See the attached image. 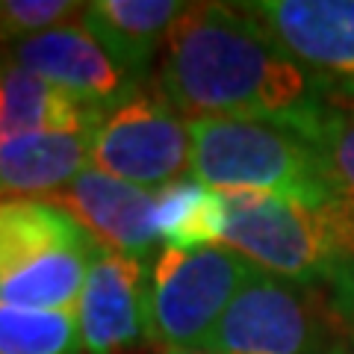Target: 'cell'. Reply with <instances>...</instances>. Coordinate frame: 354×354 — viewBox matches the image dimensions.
<instances>
[{"label": "cell", "mask_w": 354, "mask_h": 354, "mask_svg": "<svg viewBox=\"0 0 354 354\" xmlns=\"http://www.w3.org/2000/svg\"><path fill=\"white\" fill-rule=\"evenodd\" d=\"M225 195L192 177L157 189V234L162 248L198 251L218 245L225 236Z\"/></svg>", "instance_id": "obj_16"}, {"label": "cell", "mask_w": 354, "mask_h": 354, "mask_svg": "<svg viewBox=\"0 0 354 354\" xmlns=\"http://www.w3.org/2000/svg\"><path fill=\"white\" fill-rule=\"evenodd\" d=\"M153 354H213V351H204V348H157Z\"/></svg>", "instance_id": "obj_21"}, {"label": "cell", "mask_w": 354, "mask_h": 354, "mask_svg": "<svg viewBox=\"0 0 354 354\" xmlns=\"http://www.w3.org/2000/svg\"><path fill=\"white\" fill-rule=\"evenodd\" d=\"M92 169V130L0 142V198H44Z\"/></svg>", "instance_id": "obj_13"}, {"label": "cell", "mask_w": 354, "mask_h": 354, "mask_svg": "<svg viewBox=\"0 0 354 354\" xmlns=\"http://www.w3.org/2000/svg\"><path fill=\"white\" fill-rule=\"evenodd\" d=\"M325 283H328L325 298H328V307L334 313L337 325L354 337V257L339 260Z\"/></svg>", "instance_id": "obj_19"}, {"label": "cell", "mask_w": 354, "mask_h": 354, "mask_svg": "<svg viewBox=\"0 0 354 354\" xmlns=\"http://www.w3.org/2000/svg\"><path fill=\"white\" fill-rule=\"evenodd\" d=\"M189 177L216 192H257L328 207L322 160L313 142L292 127L248 118H192Z\"/></svg>", "instance_id": "obj_2"}, {"label": "cell", "mask_w": 354, "mask_h": 354, "mask_svg": "<svg viewBox=\"0 0 354 354\" xmlns=\"http://www.w3.org/2000/svg\"><path fill=\"white\" fill-rule=\"evenodd\" d=\"M260 269L225 245L160 248L148 272V342L204 348L225 310Z\"/></svg>", "instance_id": "obj_4"}, {"label": "cell", "mask_w": 354, "mask_h": 354, "mask_svg": "<svg viewBox=\"0 0 354 354\" xmlns=\"http://www.w3.org/2000/svg\"><path fill=\"white\" fill-rule=\"evenodd\" d=\"M301 136L313 142L328 186L325 221L346 257H354V113L325 106Z\"/></svg>", "instance_id": "obj_15"}, {"label": "cell", "mask_w": 354, "mask_h": 354, "mask_svg": "<svg viewBox=\"0 0 354 354\" xmlns=\"http://www.w3.org/2000/svg\"><path fill=\"white\" fill-rule=\"evenodd\" d=\"M74 310H32L0 301V354H80Z\"/></svg>", "instance_id": "obj_17"}, {"label": "cell", "mask_w": 354, "mask_h": 354, "mask_svg": "<svg viewBox=\"0 0 354 354\" xmlns=\"http://www.w3.org/2000/svg\"><path fill=\"white\" fill-rule=\"evenodd\" d=\"M97 248L101 242L48 198H0V301L77 310Z\"/></svg>", "instance_id": "obj_3"}, {"label": "cell", "mask_w": 354, "mask_h": 354, "mask_svg": "<svg viewBox=\"0 0 354 354\" xmlns=\"http://www.w3.org/2000/svg\"><path fill=\"white\" fill-rule=\"evenodd\" d=\"M104 109L86 106L39 74L0 57V142L32 133L95 130Z\"/></svg>", "instance_id": "obj_14"}, {"label": "cell", "mask_w": 354, "mask_h": 354, "mask_svg": "<svg viewBox=\"0 0 354 354\" xmlns=\"http://www.w3.org/2000/svg\"><path fill=\"white\" fill-rule=\"evenodd\" d=\"M189 121L162 92L133 86L106 106L92 130V169L142 189H165L189 174Z\"/></svg>", "instance_id": "obj_7"}, {"label": "cell", "mask_w": 354, "mask_h": 354, "mask_svg": "<svg viewBox=\"0 0 354 354\" xmlns=\"http://www.w3.org/2000/svg\"><path fill=\"white\" fill-rule=\"evenodd\" d=\"M342 334L328 298L257 272L225 310L204 351L213 354H325Z\"/></svg>", "instance_id": "obj_6"}, {"label": "cell", "mask_w": 354, "mask_h": 354, "mask_svg": "<svg viewBox=\"0 0 354 354\" xmlns=\"http://www.w3.org/2000/svg\"><path fill=\"white\" fill-rule=\"evenodd\" d=\"M157 83L186 121L248 118L304 133L328 106L325 83L225 3L186 6L165 39Z\"/></svg>", "instance_id": "obj_1"}, {"label": "cell", "mask_w": 354, "mask_h": 354, "mask_svg": "<svg viewBox=\"0 0 354 354\" xmlns=\"http://www.w3.org/2000/svg\"><path fill=\"white\" fill-rule=\"evenodd\" d=\"M325 354H354V337L342 330V334L334 339V346H330Z\"/></svg>", "instance_id": "obj_20"}, {"label": "cell", "mask_w": 354, "mask_h": 354, "mask_svg": "<svg viewBox=\"0 0 354 354\" xmlns=\"http://www.w3.org/2000/svg\"><path fill=\"white\" fill-rule=\"evenodd\" d=\"M80 342L88 354H121L148 339V269L142 260L97 248L77 301Z\"/></svg>", "instance_id": "obj_9"}, {"label": "cell", "mask_w": 354, "mask_h": 354, "mask_svg": "<svg viewBox=\"0 0 354 354\" xmlns=\"http://www.w3.org/2000/svg\"><path fill=\"white\" fill-rule=\"evenodd\" d=\"M186 6L189 3L177 0H95L86 3L80 24L97 39L118 68L142 86L151 71V59L165 48V39Z\"/></svg>", "instance_id": "obj_12"}, {"label": "cell", "mask_w": 354, "mask_h": 354, "mask_svg": "<svg viewBox=\"0 0 354 354\" xmlns=\"http://www.w3.org/2000/svg\"><path fill=\"white\" fill-rule=\"evenodd\" d=\"M227 207L225 248L236 251L260 272L313 286L328 281L346 260L322 213L278 195L221 192Z\"/></svg>", "instance_id": "obj_5"}, {"label": "cell", "mask_w": 354, "mask_h": 354, "mask_svg": "<svg viewBox=\"0 0 354 354\" xmlns=\"http://www.w3.org/2000/svg\"><path fill=\"white\" fill-rule=\"evenodd\" d=\"M86 3L77 0H0V44H15L36 39L53 27H62L65 18L83 15Z\"/></svg>", "instance_id": "obj_18"}, {"label": "cell", "mask_w": 354, "mask_h": 354, "mask_svg": "<svg viewBox=\"0 0 354 354\" xmlns=\"http://www.w3.org/2000/svg\"><path fill=\"white\" fill-rule=\"evenodd\" d=\"M80 221L104 248L142 260L151 254L157 234V192L86 169L65 189L44 195Z\"/></svg>", "instance_id": "obj_10"}, {"label": "cell", "mask_w": 354, "mask_h": 354, "mask_svg": "<svg viewBox=\"0 0 354 354\" xmlns=\"http://www.w3.org/2000/svg\"><path fill=\"white\" fill-rule=\"evenodd\" d=\"M9 59L95 109L113 106L136 86L83 24H62L21 41L9 48Z\"/></svg>", "instance_id": "obj_11"}, {"label": "cell", "mask_w": 354, "mask_h": 354, "mask_svg": "<svg viewBox=\"0 0 354 354\" xmlns=\"http://www.w3.org/2000/svg\"><path fill=\"white\" fill-rule=\"evenodd\" d=\"M239 9L322 83H354V0H257Z\"/></svg>", "instance_id": "obj_8"}]
</instances>
